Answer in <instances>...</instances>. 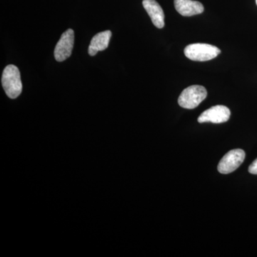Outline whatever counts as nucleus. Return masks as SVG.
I'll list each match as a JSON object with an SVG mask.
<instances>
[{
  "label": "nucleus",
  "mask_w": 257,
  "mask_h": 257,
  "mask_svg": "<svg viewBox=\"0 0 257 257\" xmlns=\"http://www.w3.org/2000/svg\"><path fill=\"white\" fill-rule=\"evenodd\" d=\"M2 84L10 99H16L23 91L21 76L16 66L9 64L5 67L2 77Z\"/></svg>",
  "instance_id": "obj_1"
},
{
  "label": "nucleus",
  "mask_w": 257,
  "mask_h": 257,
  "mask_svg": "<svg viewBox=\"0 0 257 257\" xmlns=\"http://www.w3.org/2000/svg\"><path fill=\"white\" fill-rule=\"evenodd\" d=\"M221 53L218 47L209 44L196 43L189 45L184 49V55L189 60L197 62H206L213 60Z\"/></svg>",
  "instance_id": "obj_2"
},
{
  "label": "nucleus",
  "mask_w": 257,
  "mask_h": 257,
  "mask_svg": "<svg viewBox=\"0 0 257 257\" xmlns=\"http://www.w3.org/2000/svg\"><path fill=\"white\" fill-rule=\"evenodd\" d=\"M207 96L205 87L200 85H193L186 88L179 96V106L184 109H192L197 107Z\"/></svg>",
  "instance_id": "obj_3"
},
{
  "label": "nucleus",
  "mask_w": 257,
  "mask_h": 257,
  "mask_svg": "<svg viewBox=\"0 0 257 257\" xmlns=\"http://www.w3.org/2000/svg\"><path fill=\"white\" fill-rule=\"evenodd\" d=\"M245 152L240 149L231 150L226 154L221 159L218 165V171L219 173L223 175H227L231 173L236 169L239 168V166L243 163L244 160Z\"/></svg>",
  "instance_id": "obj_4"
},
{
  "label": "nucleus",
  "mask_w": 257,
  "mask_h": 257,
  "mask_svg": "<svg viewBox=\"0 0 257 257\" xmlns=\"http://www.w3.org/2000/svg\"><path fill=\"white\" fill-rule=\"evenodd\" d=\"M74 43V30L69 29L62 34L60 40L56 45L55 52H54L55 60L60 62L68 59L72 55Z\"/></svg>",
  "instance_id": "obj_5"
},
{
  "label": "nucleus",
  "mask_w": 257,
  "mask_h": 257,
  "mask_svg": "<svg viewBox=\"0 0 257 257\" xmlns=\"http://www.w3.org/2000/svg\"><path fill=\"white\" fill-rule=\"evenodd\" d=\"M231 111L224 105H216L209 108L201 114L198 118L199 123L211 122L221 124L229 119Z\"/></svg>",
  "instance_id": "obj_6"
},
{
  "label": "nucleus",
  "mask_w": 257,
  "mask_h": 257,
  "mask_svg": "<svg viewBox=\"0 0 257 257\" xmlns=\"http://www.w3.org/2000/svg\"><path fill=\"white\" fill-rule=\"evenodd\" d=\"M143 5L155 26L159 29L163 28L165 27V13L159 3L155 0H143Z\"/></svg>",
  "instance_id": "obj_7"
},
{
  "label": "nucleus",
  "mask_w": 257,
  "mask_h": 257,
  "mask_svg": "<svg viewBox=\"0 0 257 257\" xmlns=\"http://www.w3.org/2000/svg\"><path fill=\"white\" fill-rule=\"evenodd\" d=\"M175 9L184 17L202 14L204 8L202 3L193 0H175Z\"/></svg>",
  "instance_id": "obj_8"
},
{
  "label": "nucleus",
  "mask_w": 257,
  "mask_h": 257,
  "mask_svg": "<svg viewBox=\"0 0 257 257\" xmlns=\"http://www.w3.org/2000/svg\"><path fill=\"white\" fill-rule=\"evenodd\" d=\"M111 37V32L109 30L99 32L94 35L91 40L90 45L89 46V55L94 56L99 51H104L109 46V41Z\"/></svg>",
  "instance_id": "obj_9"
},
{
  "label": "nucleus",
  "mask_w": 257,
  "mask_h": 257,
  "mask_svg": "<svg viewBox=\"0 0 257 257\" xmlns=\"http://www.w3.org/2000/svg\"><path fill=\"white\" fill-rule=\"evenodd\" d=\"M248 172L252 175H257V158L253 161L248 167Z\"/></svg>",
  "instance_id": "obj_10"
},
{
  "label": "nucleus",
  "mask_w": 257,
  "mask_h": 257,
  "mask_svg": "<svg viewBox=\"0 0 257 257\" xmlns=\"http://www.w3.org/2000/svg\"><path fill=\"white\" fill-rule=\"evenodd\" d=\"M256 5H257V0H256Z\"/></svg>",
  "instance_id": "obj_11"
}]
</instances>
